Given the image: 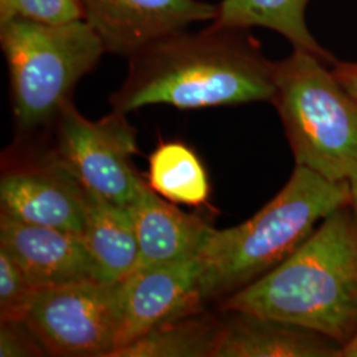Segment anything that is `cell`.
Here are the masks:
<instances>
[{"label":"cell","mask_w":357,"mask_h":357,"mask_svg":"<svg viewBox=\"0 0 357 357\" xmlns=\"http://www.w3.org/2000/svg\"><path fill=\"white\" fill-rule=\"evenodd\" d=\"M81 238L102 281L122 282L138 268L139 248L128 208L88 190Z\"/></svg>","instance_id":"obj_14"},{"label":"cell","mask_w":357,"mask_h":357,"mask_svg":"<svg viewBox=\"0 0 357 357\" xmlns=\"http://www.w3.org/2000/svg\"><path fill=\"white\" fill-rule=\"evenodd\" d=\"M340 357H357V330L351 336V339L342 347Z\"/></svg>","instance_id":"obj_22"},{"label":"cell","mask_w":357,"mask_h":357,"mask_svg":"<svg viewBox=\"0 0 357 357\" xmlns=\"http://www.w3.org/2000/svg\"><path fill=\"white\" fill-rule=\"evenodd\" d=\"M48 355L24 320H0V357Z\"/></svg>","instance_id":"obj_20"},{"label":"cell","mask_w":357,"mask_h":357,"mask_svg":"<svg viewBox=\"0 0 357 357\" xmlns=\"http://www.w3.org/2000/svg\"><path fill=\"white\" fill-rule=\"evenodd\" d=\"M311 0H221L211 24L250 29L268 28L287 38L293 50L306 51L333 64L336 59L311 35L306 10Z\"/></svg>","instance_id":"obj_15"},{"label":"cell","mask_w":357,"mask_h":357,"mask_svg":"<svg viewBox=\"0 0 357 357\" xmlns=\"http://www.w3.org/2000/svg\"><path fill=\"white\" fill-rule=\"evenodd\" d=\"M331 68L339 82L357 98V63H340L336 60Z\"/></svg>","instance_id":"obj_21"},{"label":"cell","mask_w":357,"mask_h":357,"mask_svg":"<svg viewBox=\"0 0 357 357\" xmlns=\"http://www.w3.org/2000/svg\"><path fill=\"white\" fill-rule=\"evenodd\" d=\"M351 203L349 183H335L305 167L245 222L212 229L199 261L205 302H221L277 268L336 209Z\"/></svg>","instance_id":"obj_3"},{"label":"cell","mask_w":357,"mask_h":357,"mask_svg":"<svg viewBox=\"0 0 357 357\" xmlns=\"http://www.w3.org/2000/svg\"><path fill=\"white\" fill-rule=\"evenodd\" d=\"M319 332L345 344L357 330V221L345 205L277 268L220 302Z\"/></svg>","instance_id":"obj_2"},{"label":"cell","mask_w":357,"mask_h":357,"mask_svg":"<svg viewBox=\"0 0 357 357\" xmlns=\"http://www.w3.org/2000/svg\"><path fill=\"white\" fill-rule=\"evenodd\" d=\"M0 203L1 213L15 220L82 234L86 190L52 153L7 167L0 180Z\"/></svg>","instance_id":"obj_8"},{"label":"cell","mask_w":357,"mask_h":357,"mask_svg":"<svg viewBox=\"0 0 357 357\" xmlns=\"http://www.w3.org/2000/svg\"><path fill=\"white\" fill-rule=\"evenodd\" d=\"M332 65L306 51L277 63L275 106L295 166L335 183L357 180V98Z\"/></svg>","instance_id":"obj_4"},{"label":"cell","mask_w":357,"mask_h":357,"mask_svg":"<svg viewBox=\"0 0 357 357\" xmlns=\"http://www.w3.org/2000/svg\"><path fill=\"white\" fill-rule=\"evenodd\" d=\"M222 319L199 311L168 321L109 357H213Z\"/></svg>","instance_id":"obj_16"},{"label":"cell","mask_w":357,"mask_h":357,"mask_svg":"<svg viewBox=\"0 0 357 357\" xmlns=\"http://www.w3.org/2000/svg\"><path fill=\"white\" fill-rule=\"evenodd\" d=\"M349 187H351V203H349V205L352 208V212H354V215L356 217L357 221V180L354 181V183H351Z\"/></svg>","instance_id":"obj_23"},{"label":"cell","mask_w":357,"mask_h":357,"mask_svg":"<svg viewBox=\"0 0 357 357\" xmlns=\"http://www.w3.org/2000/svg\"><path fill=\"white\" fill-rule=\"evenodd\" d=\"M40 290L0 249V320H24Z\"/></svg>","instance_id":"obj_19"},{"label":"cell","mask_w":357,"mask_h":357,"mask_svg":"<svg viewBox=\"0 0 357 357\" xmlns=\"http://www.w3.org/2000/svg\"><path fill=\"white\" fill-rule=\"evenodd\" d=\"M85 22L106 53L130 59L159 38L193 23L213 22L217 4L203 0H79Z\"/></svg>","instance_id":"obj_10"},{"label":"cell","mask_w":357,"mask_h":357,"mask_svg":"<svg viewBox=\"0 0 357 357\" xmlns=\"http://www.w3.org/2000/svg\"><path fill=\"white\" fill-rule=\"evenodd\" d=\"M11 19L66 26L85 20V13L79 0H0V24Z\"/></svg>","instance_id":"obj_18"},{"label":"cell","mask_w":357,"mask_h":357,"mask_svg":"<svg viewBox=\"0 0 357 357\" xmlns=\"http://www.w3.org/2000/svg\"><path fill=\"white\" fill-rule=\"evenodd\" d=\"M0 47L8 68L13 119L22 132L53 128L79 79L106 53L85 20L44 26L11 19L0 24Z\"/></svg>","instance_id":"obj_5"},{"label":"cell","mask_w":357,"mask_h":357,"mask_svg":"<svg viewBox=\"0 0 357 357\" xmlns=\"http://www.w3.org/2000/svg\"><path fill=\"white\" fill-rule=\"evenodd\" d=\"M128 209L139 248L137 270L199 257L213 229L202 217L162 200L149 185Z\"/></svg>","instance_id":"obj_13"},{"label":"cell","mask_w":357,"mask_h":357,"mask_svg":"<svg viewBox=\"0 0 357 357\" xmlns=\"http://www.w3.org/2000/svg\"><path fill=\"white\" fill-rule=\"evenodd\" d=\"M213 357H340L339 342L282 320L227 311Z\"/></svg>","instance_id":"obj_12"},{"label":"cell","mask_w":357,"mask_h":357,"mask_svg":"<svg viewBox=\"0 0 357 357\" xmlns=\"http://www.w3.org/2000/svg\"><path fill=\"white\" fill-rule=\"evenodd\" d=\"M149 187L174 204L204 205L209 180L203 163L180 142L162 143L150 156Z\"/></svg>","instance_id":"obj_17"},{"label":"cell","mask_w":357,"mask_h":357,"mask_svg":"<svg viewBox=\"0 0 357 357\" xmlns=\"http://www.w3.org/2000/svg\"><path fill=\"white\" fill-rule=\"evenodd\" d=\"M121 320V282H73L40 290L26 317L51 356L109 357Z\"/></svg>","instance_id":"obj_7"},{"label":"cell","mask_w":357,"mask_h":357,"mask_svg":"<svg viewBox=\"0 0 357 357\" xmlns=\"http://www.w3.org/2000/svg\"><path fill=\"white\" fill-rule=\"evenodd\" d=\"M53 128L56 142L51 153L84 188L125 208L138 199L147 184L132 165L137 138L126 114L112 112L90 121L69 102Z\"/></svg>","instance_id":"obj_6"},{"label":"cell","mask_w":357,"mask_h":357,"mask_svg":"<svg viewBox=\"0 0 357 357\" xmlns=\"http://www.w3.org/2000/svg\"><path fill=\"white\" fill-rule=\"evenodd\" d=\"M199 258L135 270L121 282V320L114 349L166 324L203 311Z\"/></svg>","instance_id":"obj_9"},{"label":"cell","mask_w":357,"mask_h":357,"mask_svg":"<svg viewBox=\"0 0 357 357\" xmlns=\"http://www.w3.org/2000/svg\"><path fill=\"white\" fill-rule=\"evenodd\" d=\"M128 60V76L110 96L113 112L151 105L199 110L271 102L277 63L264 54L250 29L188 28L153 41Z\"/></svg>","instance_id":"obj_1"},{"label":"cell","mask_w":357,"mask_h":357,"mask_svg":"<svg viewBox=\"0 0 357 357\" xmlns=\"http://www.w3.org/2000/svg\"><path fill=\"white\" fill-rule=\"evenodd\" d=\"M0 249L38 290L101 280L82 238L70 231L26 224L1 213Z\"/></svg>","instance_id":"obj_11"}]
</instances>
